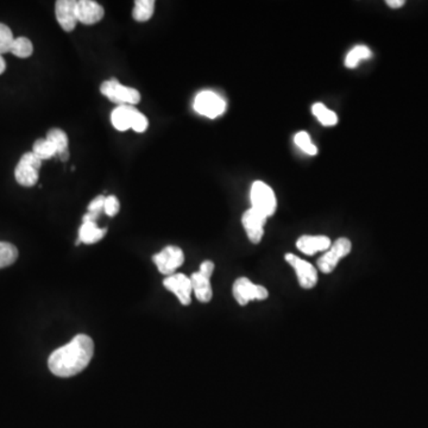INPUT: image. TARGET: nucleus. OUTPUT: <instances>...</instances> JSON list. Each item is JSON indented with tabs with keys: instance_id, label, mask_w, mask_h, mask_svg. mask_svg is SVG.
I'll use <instances>...</instances> for the list:
<instances>
[{
	"instance_id": "1",
	"label": "nucleus",
	"mask_w": 428,
	"mask_h": 428,
	"mask_svg": "<svg viewBox=\"0 0 428 428\" xmlns=\"http://www.w3.org/2000/svg\"><path fill=\"white\" fill-rule=\"evenodd\" d=\"M93 353V340L86 334H79L67 345L52 352L48 367L55 376L72 377L87 368Z\"/></svg>"
},
{
	"instance_id": "2",
	"label": "nucleus",
	"mask_w": 428,
	"mask_h": 428,
	"mask_svg": "<svg viewBox=\"0 0 428 428\" xmlns=\"http://www.w3.org/2000/svg\"><path fill=\"white\" fill-rule=\"evenodd\" d=\"M251 208L263 214L266 218L274 215L278 210V199L275 192L263 181H255L250 191Z\"/></svg>"
},
{
	"instance_id": "3",
	"label": "nucleus",
	"mask_w": 428,
	"mask_h": 428,
	"mask_svg": "<svg viewBox=\"0 0 428 428\" xmlns=\"http://www.w3.org/2000/svg\"><path fill=\"white\" fill-rule=\"evenodd\" d=\"M100 90L110 101L121 105H136L141 100V95L136 88L121 85L117 79H111L101 84Z\"/></svg>"
},
{
	"instance_id": "4",
	"label": "nucleus",
	"mask_w": 428,
	"mask_h": 428,
	"mask_svg": "<svg viewBox=\"0 0 428 428\" xmlns=\"http://www.w3.org/2000/svg\"><path fill=\"white\" fill-rule=\"evenodd\" d=\"M351 240L345 237L334 240L330 249L318 260V269L320 270L322 274H331L338 266L339 261L351 253Z\"/></svg>"
},
{
	"instance_id": "5",
	"label": "nucleus",
	"mask_w": 428,
	"mask_h": 428,
	"mask_svg": "<svg viewBox=\"0 0 428 428\" xmlns=\"http://www.w3.org/2000/svg\"><path fill=\"white\" fill-rule=\"evenodd\" d=\"M194 110L199 115L214 119L226 111V103L220 95L212 90H202L194 99Z\"/></svg>"
},
{
	"instance_id": "6",
	"label": "nucleus",
	"mask_w": 428,
	"mask_h": 428,
	"mask_svg": "<svg viewBox=\"0 0 428 428\" xmlns=\"http://www.w3.org/2000/svg\"><path fill=\"white\" fill-rule=\"evenodd\" d=\"M232 293L237 304L240 306H246L253 300L263 301L269 298V291L266 287L255 284L248 278H237L233 283Z\"/></svg>"
},
{
	"instance_id": "7",
	"label": "nucleus",
	"mask_w": 428,
	"mask_h": 428,
	"mask_svg": "<svg viewBox=\"0 0 428 428\" xmlns=\"http://www.w3.org/2000/svg\"><path fill=\"white\" fill-rule=\"evenodd\" d=\"M42 166V161L30 151L21 157L17 167L14 169V177L21 186L32 187L39 181V168Z\"/></svg>"
},
{
	"instance_id": "8",
	"label": "nucleus",
	"mask_w": 428,
	"mask_h": 428,
	"mask_svg": "<svg viewBox=\"0 0 428 428\" xmlns=\"http://www.w3.org/2000/svg\"><path fill=\"white\" fill-rule=\"evenodd\" d=\"M284 260L293 269L295 270L300 287L304 289H313L317 286L319 275H318V269L315 266L311 264L309 262L296 256L294 253H286Z\"/></svg>"
},
{
	"instance_id": "9",
	"label": "nucleus",
	"mask_w": 428,
	"mask_h": 428,
	"mask_svg": "<svg viewBox=\"0 0 428 428\" xmlns=\"http://www.w3.org/2000/svg\"><path fill=\"white\" fill-rule=\"evenodd\" d=\"M153 260L161 274L171 276L175 274L176 270L184 264V253L179 246L169 245L163 249L161 253H156Z\"/></svg>"
},
{
	"instance_id": "10",
	"label": "nucleus",
	"mask_w": 428,
	"mask_h": 428,
	"mask_svg": "<svg viewBox=\"0 0 428 428\" xmlns=\"http://www.w3.org/2000/svg\"><path fill=\"white\" fill-rule=\"evenodd\" d=\"M268 218L264 217L263 214L257 212L253 208H249L245 211L243 217H242V224L244 227L246 235L253 244H260L262 238L264 235V226H266Z\"/></svg>"
},
{
	"instance_id": "11",
	"label": "nucleus",
	"mask_w": 428,
	"mask_h": 428,
	"mask_svg": "<svg viewBox=\"0 0 428 428\" xmlns=\"http://www.w3.org/2000/svg\"><path fill=\"white\" fill-rule=\"evenodd\" d=\"M163 284H164V287L167 288L168 291L175 294L181 304H184V306L191 304L193 293L191 278L184 274H180V273H177V274L175 273V274L168 276L163 281Z\"/></svg>"
},
{
	"instance_id": "12",
	"label": "nucleus",
	"mask_w": 428,
	"mask_h": 428,
	"mask_svg": "<svg viewBox=\"0 0 428 428\" xmlns=\"http://www.w3.org/2000/svg\"><path fill=\"white\" fill-rule=\"evenodd\" d=\"M77 4L75 0H59L56 1V19L61 28L67 32L75 29L77 24Z\"/></svg>"
},
{
	"instance_id": "13",
	"label": "nucleus",
	"mask_w": 428,
	"mask_h": 428,
	"mask_svg": "<svg viewBox=\"0 0 428 428\" xmlns=\"http://www.w3.org/2000/svg\"><path fill=\"white\" fill-rule=\"evenodd\" d=\"M331 245L332 242L327 235H304L296 240V248L309 256H313L317 253H325L330 249Z\"/></svg>"
},
{
	"instance_id": "14",
	"label": "nucleus",
	"mask_w": 428,
	"mask_h": 428,
	"mask_svg": "<svg viewBox=\"0 0 428 428\" xmlns=\"http://www.w3.org/2000/svg\"><path fill=\"white\" fill-rule=\"evenodd\" d=\"M105 14L101 5L93 0H80L77 4V21L86 26H92L101 21Z\"/></svg>"
},
{
	"instance_id": "15",
	"label": "nucleus",
	"mask_w": 428,
	"mask_h": 428,
	"mask_svg": "<svg viewBox=\"0 0 428 428\" xmlns=\"http://www.w3.org/2000/svg\"><path fill=\"white\" fill-rule=\"evenodd\" d=\"M191 282H192L193 293L195 294V298L204 304L210 302L213 296L211 278H207L197 271L191 276Z\"/></svg>"
},
{
	"instance_id": "16",
	"label": "nucleus",
	"mask_w": 428,
	"mask_h": 428,
	"mask_svg": "<svg viewBox=\"0 0 428 428\" xmlns=\"http://www.w3.org/2000/svg\"><path fill=\"white\" fill-rule=\"evenodd\" d=\"M137 108L131 105H121L113 110L111 115L112 125L118 131H126L133 126V115L136 113Z\"/></svg>"
},
{
	"instance_id": "17",
	"label": "nucleus",
	"mask_w": 428,
	"mask_h": 428,
	"mask_svg": "<svg viewBox=\"0 0 428 428\" xmlns=\"http://www.w3.org/2000/svg\"><path fill=\"white\" fill-rule=\"evenodd\" d=\"M106 233L105 228H100L95 222H84L79 230V240L77 244L81 242L85 244H95L100 240H103Z\"/></svg>"
},
{
	"instance_id": "18",
	"label": "nucleus",
	"mask_w": 428,
	"mask_h": 428,
	"mask_svg": "<svg viewBox=\"0 0 428 428\" xmlns=\"http://www.w3.org/2000/svg\"><path fill=\"white\" fill-rule=\"evenodd\" d=\"M48 141L52 142L57 155L60 156L61 161H67L69 157L68 153V137L67 133L62 131L61 128H52L47 135Z\"/></svg>"
},
{
	"instance_id": "19",
	"label": "nucleus",
	"mask_w": 428,
	"mask_h": 428,
	"mask_svg": "<svg viewBox=\"0 0 428 428\" xmlns=\"http://www.w3.org/2000/svg\"><path fill=\"white\" fill-rule=\"evenodd\" d=\"M370 57H373V52L370 50V48L363 44L356 46L349 52L347 57H345V67L347 68L353 69L360 64V61L369 60Z\"/></svg>"
},
{
	"instance_id": "20",
	"label": "nucleus",
	"mask_w": 428,
	"mask_h": 428,
	"mask_svg": "<svg viewBox=\"0 0 428 428\" xmlns=\"http://www.w3.org/2000/svg\"><path fill=\"white\" fill-rule=\"evenodd\" d=\"M312 113L317 117L319 123L324 126H334L338 123V116L335 112L330 110L322 103L314 104L312 106Z\"/></svg>"
},
{
	"instance_id": "21",
	"label": "nucleus",
	"mask_w": 428,
	"mask_h": 428,
	"mask_svg": "<svg viewBox=\"0 0 428 428\" xmlns=\"http://www.w3.org/2000/svg\"><path fill=\"white\" fill-rule=\"evenodd\" d=\"M155 10L154 0H136L133 16L137 21H149L153 17Z\"/></svg>"
},
{
	"instance_id": "22",
	"label": "nucleus",
	"mask_w": 428,
	"mask_h": 428,
	"mask_svg": "<svg viewBox=\"0 0 428 428\" xmlns=\"http://www.w3.org/2000/svg\"><path fill=\"white\" fill-rule=\"evenodd\" d=\"M34 153L41 161L44 159H50L57 155V150L52 144V142L48 141L47 138H41L34 143L32 148Z\"/></svg>"
},
{
	"instance_id": "23",
	"label": "nucleus",
	"mask_w": 428,
	"mask_h": 428,
	"mask_svg": "<svg viewBox=\"0 0 428 428\" xmlns=\"http://www.w3.org/2000/svg\"><path fill=\"white\" fill-rule=\"evenodd\" d=\"M18 258V250L14 245L0 242V269L13 264Z\"/></svg>"
},
{
	"instance_id": "24",
	"label": "nucleus",
	"mask_w": 428,
	"mask_h": 428,
	"mask_svg": "<svg viewBox=\"0 0 428 428\" xmlns=\"http://www.w3.org/2000/svg\"><path fill=\"white\" fill-rule=\"evenodd\" d=\"M32 52H34V47H32L30 39L26 37H18L13 41L10 52H12L13 55L21 57V59H26L32 55Z\"/></svg>"
},
{
	"instance_id": "25",
	"label": "nucleus",
	"mask_w": 428,
	"mask_h": 428,
	"mask_svg": "<svg viewBox=\"0 0 428 428\" xmlns=\"http://www.w3.org/2000/svg\"><path fill=\"white\" fill-rule=\"evenodd\" d=\"M294 143L299 146L300 150H302L304 153L309 155V156H315L318 154V148L315 144H313L311 141V136L306 131H300L294 136Z\"/></svg>"
},
{
	"instance_id": "26",
	"label": "nucleus",
	"mask_w": 428,
	"mask_h": 428,
	"mask_svg": "<svg viewBox=\"0 0 428 428\" xmlns=\"http://www.w3.org/2000/svg\"><path fill=\"white\" fill-rule=\"evenodd\" d=\"M13 34L9 26H5L3 23H0V55L5 54V52H11V47H12Z\"/></svg>"
},
{
	"instance_id": "27",
	"label": "nucleus",
	"mask_w": 428,
	"mask_h": 428,
	"mask_svg": "<svg viewBox=\"0 0 428 428\" xmlns=\"http://www.w3.org/2000/svg\"><path fill=\"white\" fill-rule=\"evenodd\" d=\"M148 124L149 123H148L146 117L137 110L136 113L133 115V126H131V128H133V131H136L138 133H146Z\"/></svg>"
},
{
	"instance_id": "28",
	"label": "nucleus",
	"mask_w": 428,
	"mask_h": 428,
	"mask_svg": "<svg viewBox=\"0 0 428 428\" xmlns=\"http://www.w3.org/2000/svg\"><path fill=\"white\" fill-rule=\"evenodd\" d=\"M120 204L119 200L115 195H110L105 199V205H104V211L108 217H115L119 212Z\"/></svg>"
},
{
	"instance_id": "29",
	"label": "nucleus",
	"mask_w": 428,
	"mask_h": 428,
	"mask_svg": "<svg viewBox=\"0 0 428 428\" xmlns=\"http://www.w3.org/2000/svg\"><path fill=\"white\" fill-rule=\"evenodd\" d=\"M105 199L106 197L104 195H99V197H95V200H92L88 205V212L95 214L101 213V211L104 210V205H105Z\"/></svg>"
},
{
	"instance_id": "30",
	"label": "nucleus",
	"mask_w": 428,
	"mask_h": 428,
	"mask_svg": "<svg viewBox=\"0 0 428 428\" xmlns=\"http://www.w3.org/2000/svg\"><path fill=\"white\" fill-rule=\"evenodd\" d=\"M214 271V263L212 261L202 262L199 273L204 275L207 278H211V276L213 275Z\"/></svg>"
},
{
	"instance_id": "31",
	"label": "nucleus",
	"mask_w": 428,
	"mask_h": 428,
	"mask_svg": "<svg viewBox=\"0 0 428 428\" xmlns=\"http://www.w3.org/2000/svg\"><path fill=\"white\" fill-rule=\"evenodd\" d=\"M385 3L389 6L390 9H400V8H402L403 5L406 4L405 0H388Z\"/></svg>"
},
{
	"instance_id": "32",
	"label": "nucleus",
	"mask_w": 428,
	"mask_h": 428,
	"mask_svg": "<svg viewBox=\"0 0 428 428\" xmlns=\"http://www.w3.org/2000/svg\"><path fill=\"white\" fill-rule=\"evenodd\" d=\"M5 69H6V64H5L3 56L0 55V74L4 73Z\"/></svg>"
}]
</instances>
